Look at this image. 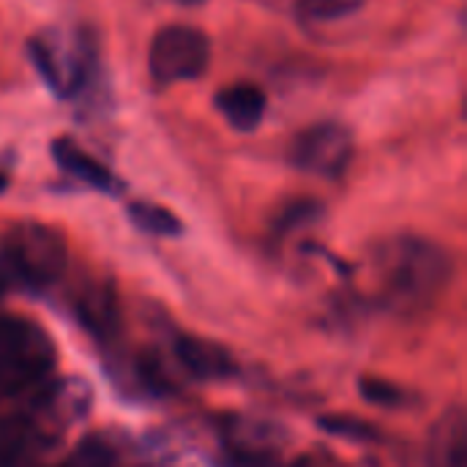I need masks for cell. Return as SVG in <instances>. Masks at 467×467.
Returning <instances> with one entry per match:
<instances>
[{
	"mask_svg": "<svg viewBox=\"0 0 467 467\" xmlns=\"http://www.w3.org/2000/svg\"><path fill=\"white\" fill-rule=\"evenodd\" d=\"M57 367L52 337L25 315L0 312V400L38 389Z\"/></svg>",
	"mask_w": 467,
	"mask_h": 467,
	"instance_id": "4",
	"label": "cell"
},
{
	"mask_svg": "<svg viewBox=\"0 0 467 467\" xmlns=\"http://www.w3.org/2000/svg\"><path fill=\"white\" fill-rule=\"evenodd\" d=\"M320 427L337 438H348V441H369L375 438L372 427L361 419H353V416H323L320 419Z\"/></svg>",
	"mask_w": 467,
	"mask_h": 467,
	"instance_id": "15",
	"label": "cell"
},
{
	"mask_svg": "<svg viewBox=\"0 0 467 467\" xmlns=\"http://www.w3.org/2000/svg\"><path fill=\"white\" fill-rule=\"evenodd\" d=\"M109 462H112V451L99 441H88L77 449V454L68 460L66 467H109Z\"/></svg>",
	"mask_w": 467,
	"mask_h": 467,
	"instance_id": "16",
	"label": "cell"
},
{
	"mask_svg": "<svg viewBox=\"0 0 467 467\" xmlns=\"http://www.w3.org/2000/svg\"><path fill=\"white\" fill-rule=\"evenodd\" d=\"M5 183H8V172H5V167L0 164V189H5Z\"/></svg>",
	"mask_w": 467,
	"mask_h": 467,
	"instance_id": "17",
	"label": "cell"
},
{
	"mask_svg": "<svg viewBox=\"0 0 467 467\" xmlns=\"http://www.w3.org/2000/svg\"><path fill=\"white\" fill-rule=\"evenodd\" d=\"M219 115L235 129V131H254L268 109V96L263 88L252 82H235L216 93L213 99Z\"/></svg>",
	"mask_w": 467,
	"mask_h": 467,
	"instance_id": "10",
	"label": "cell"
},
{
	"mask_svg": "<svg viewBox=\"0 0 467 467\" xmlns=\"http://www.w3.org/2000/svg\"><path fill=\"white\" fill-rule=\"evenodd\" d=\"M175 358L178 364L197 380H227L235 375L238 364L233 358V353L205 337H194V334H183L175 339Z\"/></svg>",
	"mask_w": 467,
	"mask_h": 467,
	"instance_id": "8",
	"label": "cell"
},
{
	"mask_svg": "<svg viewBox=\"0 0 467 467\" xmlns=\"http://www.w3.org/2000/svg\"><path fill=\"white\" fill-rule=\"evenodd\" d=\"M361 394H364L367 402L380 405V408H400V405H405V391L400 386H394L391 380L367 378V380H361Z\"/></svg>",
	"mask_w": 467,
	"mask_h": 467,
	"instance_id": "14",
	"label": "cell"
},
{
	"mask_svg": "<svg viewBox=\"0 0 467 467\" xmlns=\"http://www.w3.org/2000/svg\"><path fill=\"white\" fill-rule=\"evenodd\" d=\"M175 3H183V5H200V3H205V0H175Z\"/></svg>",
	"mask_w": 467,
	"mask_h": 467,
	"instance_id": "18",
	"label": "cell"
},
{
	"mask_svg": "<svg viewBox=\"0 0 467 467\" xmlns=\"http://www.w3.org/2000/svg\"><path fill=\"white\" fill-rule=\"evenodd\" d=\"M211 63V41L200 27L192 25H167L161 27L148 52V71L159 88L175 82L200 79Z\"/></svg>",
	"mask_w": 467,
	"mask_h": 467,
	"instance_id": "5",
	"label": "cell"
},
{
	"mask_svg": "<svg viewBox=\"0 0 467 467\" xmlns=\"http://www.w3.org/2000/svg\"><path fill=\"white\" fill-rule=\"evenodd\" d=\"M27 57L60 99H79L99 82V44L82 25H57L27 38Z\"/></svg>",
	"mask_w": 467,
	"mask_h": 467,
	"instance_id": "2",
	"label": "cell"
},
{
	"mask_svg": "<svg viewBox=\"0 0 467 467\" xmlns=\"http://www.w3.org/2000/svg\"><path fill=\"white\" fill-rule=\"evenodd\" d=\"M0 282H3V279H0ZM0 287H3V285H0Z\"/></svg>",
	"mask_w": 467,
	"mask_h": 467,
	"instance_id": "19",
	"label": "cell"
},
{
	"mask_svg": "<svg viewBox=\"0 0 467 467\" xmlns=\"http://www.w3.org/2000/svg\"><path fill=\"white\" fill-rule=\"evenodd\" d=\"M68 268V244L57 227L16 222L0 238V279L22 287H52Z\"/></svg>",
	"mask_w": 467,
	"mask_h": 467,
	"instance_id": "3",
	"label": "cell"
},
{
	"mask_svg": "<svg viewBox=\"0 0 467 467\" xmlns=\"http://www.w3.org/2000/svg\"><path fill=\"white\" fill-rule=\"evenodd\" d=\"M451 252L432 238L397 235L375 252V279L386 304L397 312L430 306L449 285Z\"/></svg>",
	"mask_w": 467,
	"mask_h": 467,
	"instance_id": "1",
	"label": "cell"
},
{
	"mask_svg": "<svg viewBox=\"0 0 467 467\" xmlns=\"http://www.w3.org/2000/svg\"><path fill=\"white\" fill-rule=\"evenodd\" d=\"M364 0H296V14L306 25H331L361 11Z\"/></svg>",
	"mask_w": 467,
	"mask_h": 467,
	"instance_id": "13",
	"label": "cell"
},
{
	"mask_svg": "<svg viewBox=\"0 0 467 467\" xmlns=\"http://www.w3.org/2000/svg\"><path fill=\"white\" fill-rule=\"evenodd\" d=\"M129 219L142 233H150V235H159V238H175V235L183 233L181 219L170 208L156 205V202H142V200L131 202L129 205Z\"/></svg>",
	"mask_w": 467,
	"mask_h": 467,
	"instance_id": "12",
	"label": "cell"
},
{
	"mask_svg": "<svg viewBox=\"0 0 467 467\" xmlns=\"http://www.w3.org/2000/svg\"><path fill=\"white\" fill-rule=\"evenodd\" d=\"M52 150V159L57 161V167L71 175L74 181L90 186V189H99V192H107V194H115L120 192V181L109 172V167H104L96 156H90L79 142H74L71 137H57L52 140L49 145Z\"/></svg>",
	"mask_w": 467,
	"mask_h": 467,
	"instance_id": "9",
	"label": "cell"
},
{
	"mask_svg": "<svg viewBox=\"0 0 467 467\" xmlns=\"http://www.w3.org/2000/svg\"><path fill=\"white\" fill-rule=\"evenodd\" d=\"M430 467H467V424L462 408H451L430 441Z\"/></svg>",
	"mask_w": 467,
	"mask_h": 467,
	"instance_id": "11",
	"label": "cell"
},
{
	"mask_svg": "<svg viewBox=\"0 0 467 467\" xmlns=\"http://www.w3.org/2000/svg\"><path fill=\"white\" fill-rule=\"evenodd\" d=\"M356 156V137L345 123L323 120L298 131L287 145V161L317 178H342Z\"/></svg>",
	"mask_w": 467,
	"mask_h": 467,
	"instance_id": "6",
	"label": "cell"
},
{
	"mask_svg": "<svg viewBox=\"0 0 467 467\" xmlns=\"http://www.w3.org/2000/svg\"><path fill=\"white\" fill-rule=\"evenodd\" d=\"M52 419L38 413H0V467H27L57 438Z\"/></svg>",
	"mask_w": 467,
	"mask_h": 467,
	"instance_id": "7",
	"label": "cell"
}]
</instances>
